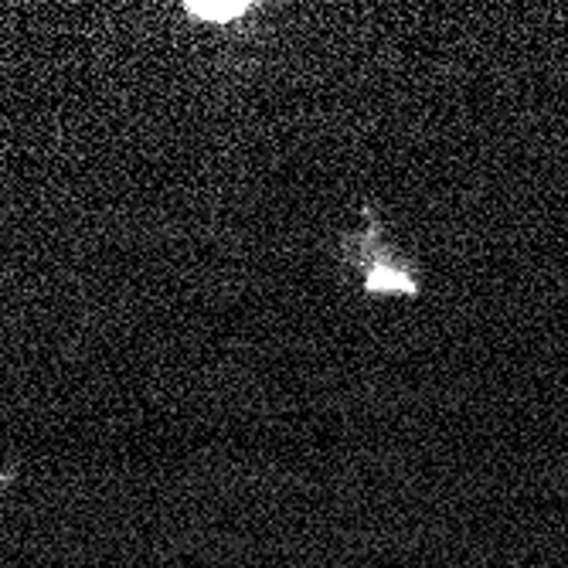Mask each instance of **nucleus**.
Returning a JSON list of instances; mask_svg holds the SVG:
<instances>
[{
	"label": "nucleus",
	"instance_id": "f257e3e1",
	"mask_svg": "<svg viewBox=\"0 0 568 568\" xmlns=\"http://www.w3.org/2000/svg\"><path fill=\"white\" fill-rule=\"evenodd\" d=\"M187 11L204 21H232V18H242L248 4H242V0H232V4H201V0H191Z\"/></svg>",
	"mask_w": 568,
	"mask_h": 568
}]
</instances>
